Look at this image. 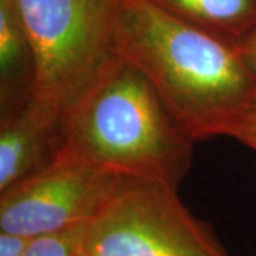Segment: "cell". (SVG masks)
<instances>
[{
  "label": "cell",
  "mask_w": 256,
  "mask_h": 256,
  "mask_svg": "<svg viewBox=\"0 0 256 256\" xmlns=\"http://www.w3.org/2000/svg\"><path fill=\"white\" fill-rule=\"evenodd\" d=\"M114 43L194 141L239 140L256 110V73L240 47L151 0H117Z\"/></svg>",
  "instance_id": "1"
},
{
  "label": "cell",
  "mask_w": 256,
  "mask_h": 256,
  "mask_svg": "<svg viewBox=\"0 0 256 256\" xmlns=\"http://www.w3.org/2000/svg\"><path fill=\"white\" fill-rule=\"evenodd\" d=\"M194 142L150 80L118 57L64 117L57 156L176 190L191 168Z\"/></svg>",
  "instance_id": "2"
},
{
  "label": "cell",
  "mask_w": 256,
  "mask_h": 256,
  "mask_svg": "<svg viewBox=\"0 0 256 256\" xmlns=\"http://www.w3.org/2000/svg\"><path fill=\"white\" fill-rule=\"evenodd\" d=\"M33 56L30 96L62 118L118 56L117 0H10Z\"/></svg>",
  "instance_id": "3"
},
{
  "label": "cell",
  "mask_w": 256,
  "mask_h": 256,
  "mask_svg": "<svg viewBox=\"0 0 256 256\" xmlns=\"http://www.w3.org/2000/svg\"><path fill=\"white\" fill-rule=\"evenodd\" d=\"M82 256H228L208 225L164 184L124 178L87 225Z\"/></svg>",
  "instance_id": "4"
},
{
  "label": "cell",
  "mask_w": 256,
  "mask_h": 256,
  "mask_svg": "<svg viewBox=\"0 0 256 256\" xmlns=\"http://www.w3.org/2000/svg\"><path fill=\"white\" fill-rule=\"evenodd\" d=\"M126 176L57 156L44 170L0 192V230L38 236L90 224Z\"/></svg>",
  "instance_id": "5"
},
{
  "label": "cell",
  "mask_w": 256,
  "mask_h": 256,
  "mask_svg": "<svg viewBox=\"0 0 256 256\" xmlns=\"http://www.w3.org/2000/svg\"><path fill=\"white\" fill-rule=\"evenodd\" d=\"M63 118L32 96L8 107L0 126V192L54 161Z\"/></svg>",
  "instance_id": "6"
},
{
  "label": "cell",
  "mask_w": 256,
  "mask_h": 256,
  "mask_svg": "<svg viewBox=\"0 0 256 256\" xmlns=\"http://www.w3.org/2000/svg\"><path fill=\"white\" fill-rule=\"evenodd\" d=\"M220 40L240 46L256 32V0H151Z\"/></svg>",
  "instance_id": "7"
},
{
  "label": "cell",
  "mask_w": 256,
  "mask_h": 256,
  "mask_svg": "<svg viewBox=\"0 0 256 256\" xmlns=\"http://www.w3.org/2000/svg\"><path fill=\"white\" fill-rule=\"evenodd\" d=\"M33 56L28 36L10 0H0V84L2 101L16 104L30 96Z\"/></svg>",
  "instance_id": "8"
},
{
  "label": "cell",
  "mask_w": 256,
  "mask_h": 256,
  "mask_svg": "<svg viewBox=\"0 0 256 256\" xmlns=\"http://www.w3.org/2000/svg\"><path fill=\"white\" fill-rule=\"evenodd\" d=\"M88 224L34 236L24 256H82Z\"/></svg>",
  "instance_id": "9"
},
{
  "label": "cell",
  "mask_w": 256,
  "mask_h": 256,
  "mask_svg": "<svg viewBox=\"0 0 256 256\" xmlns=\"http://www.w3.org/2000/svg\"><path fill=\"white\" fill-rule=\"evenodd\" d=\"M34 236L0 230V256H24Z\"/></svg>",
  "instance_id": "10"
},
{
  "label": "cell",
  "mask_w": 256,
  "mask_h": 256,
  "mask_svg": "<svg viewBox=\"0 0 256 256\" xmlns=\"http://www.w3.org/2000/svg\"><path fill=\"white\" fill-rule=\"evenodd\" d=\"M238 141H240L242 144H245L249 148H252L256 152V110L252 114V117L249 120L245 130H244V132L240 134Z\"/></svg>",
  "instance_id": "11"
},
{
  "label": "cell",
  "mask_w": 256,
  "mask_h": 256,
  "mask_svg": "<svg viewBox=\"0 0 256 256\" xmlns=\"http://www.w3.org/2000/svg\"><path fill=\"white\" fill-rule=\"evenodd\" d=\"M239 47H240L242 54L245 56V58L248 60V63L250 64V67L256 73V32L248 37Z\"/></svg>",
  "instance_id": "12"
}]
</instances>
